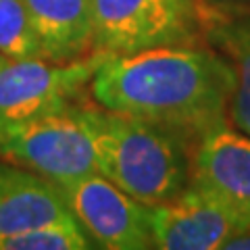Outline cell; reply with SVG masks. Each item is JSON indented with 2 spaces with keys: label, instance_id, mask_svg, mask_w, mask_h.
Returning a JSON list of instances; mask_svg holds the SVG:
<instances>
[{
  "label": "cell",
  "instance_id": "obj_11",
  "mask_svg": "<svg viewBox=\"0 0 250 250\" xmlns=\"http://www.w3.org/2000/svg\"><path fill=\"white\" fill-rule=\"evenodd\" d=\"M42 54L48 61H80L94 52V0H21Z\"/></svg>",
  "mask_w": 250,
  "mask_h": 250
},
{
  "label": "cell",
  "instance_id": "obj_16",
  "mask_svg": "<svg viewBox=\"0 0 250 250\" xmlns=\"http://www.w3.org/2000/svg\"><path fill=\"white\" fill-rule=\"evenodd\" d=\"M6 61H9V57H4V54H2V52H0V67H2V65H4V62H6Z\"/></svg>",
  "mask_w": 250,
  "mask_h": 250
},
{
  "label": "cell",
  "instance_id": "obj_3",
  "mask_svg": "<svg viewBox=\"0 0 250 250\" xmlns=\"http://www.w3.org/2000/svg\"><path fill=\"white\" fill-rule=\"evenodd\" d=\"M200 0H94V52L125 57L205 40Z\"/></svg>",
  "mask_w": 250,
  "mask_h": 250
},
{
  "label": "cell",
  "instance_id": "obj_15",
  "mask_svg": "<svg viewBox=\"0 0 250 250\" xmlns=\"http://www.w3.org/2000/svg\"><path fill=\"white\" fill-rule=\"evenodd\" d=\"M205 6H238V4H250V0H200Z\"/></svg>",
  "mask_w": 250,
  "mask_h": 250
},
{
  "label": "cell",
  "instance_id": "obj_10",
  "mask_svg": "<svg viewBox=\"0 0 250 250\" xmlns=\"http://www.w3.org/2000/svg\"><path fill=\"white\" fill-rule=\"evenodd\" d=\"M62 219L73 213L57 184L29 169L0 165V240Z\"/></svg>",
  "mask_w": 250,
  "mask_h": 250
},
{
  "label": "cell",
  "instance_id": "obj_14",
  "mask_svg": "<svg viewBox=\"0 0 250 250\" xmlns=\"http://www.w3.org/2000/svg\"><path fill=\"white\" fill-rule=\"evenodd\" d=\"M228 250H250V231H244L240 236L231 238L228 244H225Z\"/></svg>",
  "mask_w": 250,
  "mask_h": 250
},
{
  "label": "cell",
  "instance_id": "obj_6",
  "mask_svg": "<svg viewBox=\"0 0 250 250\" xmlns=\"http://www.w3.org/2000/svg\"><path fill=\"white\" fill-rule=\"evenodd\" d=\"M69 210L98 248L146 250L154 248L150 207L125 194L100 173L57 184Z\"/></svg>",
  "mask_w": 250,
  "mask_h": 250
},
{
  "label": "cell",
  "instance_id": "obj_9",
  "mask_svg": "<svg viewBox=\"0 0 250 250\" xmlns=\"http://www.w3.org/2000/svg\"><path fill=\"white\" fill-rule=\"evenodd\" d=\"M202 29L205 42L231 67L233 88L228 119L233 127L250 136V4L205 6Z\"/></svg>",
  "mask_w": 250,
  "mask_h": 250
},
{
  "label": "cell",
  "instance_id": "obj_5",
  "mask_svg": "<svg viewBox=\"0 0 250 250\" xmlns=\"http://www.w3.org/2000/svg\"><path fill=\"white\" fill-rule=\"evenodd\" d=\"M106 59L103 52L69 62L9 59L0 67V127L71 108Z\"/></svg>",
  "mask_w": 250,
  "mask_h": 250
},
{
  "label": "cell",
  "instance_id": "obj_4",
  "mask_svg": "<svg viewBox=\"0 0 250 250\" xmlns=\"http://www.w3.org/2000/svg\"><path fill=\"white\" fill-rule=\"evenodd\" d=\"M0 156L54 184L98 173L96 150L80 108L0 127Z\"/></svg>",
  "mask_w": 250,
  "mask_h": 250
},
{
  "label": "cell",
  "instance_id": "obj_8",
  "mask_svg": "<svg viewBox=\"0 0 250 250\" xmlns=\"http://www.w3.org/2000/svg\"><path fill=\"white\" fill-rule=\"evenodd\" d=\"M190 182L250 225V136L229 121L205 131L192 144Z\"/></svg>",
  "mask_w": 250,
  "mask_h": 250
},
{
  "label": "cell",
  "instance_id": "obj_2",
  "mask_svg": "<svg viewBox=\"0 0 250 250\" xmlns=\"http://www.w3.org/2000/svg\"><path fill=\"white\" fill-rule=\"evenodd\" d=\"M98 173L144 205L175 198L190 182L192 142L163 125L106 108H80Z\"/></svg>",
  "mask_w": 250,
  "mask_h": 250
},
{
  "label": "cell",
  "instance_id": "obj_13",
  "mask_svg": "<svg viewBox=\"0 0 250 250\" xmlns=\"http://www.w3.org/2000/svg\"><path fill=\"white\" fill-rule=\"evenodd\" d=\"M0 52L9 59H44L21 0H0Z\"/></svg>",
  "mask_w": 250,
  "mask_h": 250
},
{
  "label": "cell",
  "instance_id": "obj_1",
  "mask_svg": "<svg viewBox=\"0 0 250 250\" xmlns=\"http://www.w3.org/2000/svg\"><path fill=\"white\" fill-rule=\"evenodd\" d=\"M231 88L229 62L208 44L108 57L90 82L98 106L179 131L192 144L229 121Z\"/></svg>",
  "mask_w": 250,
  "mask_h": 250
},
{
  "label": "cell",
  "instance_id": "obj_12",
  "mask_svg": "<svg viewBox=\"0 0 250 250\" xmlns=\"http://www.w3.org/2000/svg\"><path fill=\"white\" fill-rule=\"evenodd\" d=\"M96 248L77 219L38 225L0 240V250H88Z\"/></svg>",
  "mask_w": 250,
  "mask_h": 250
},
{
  "label": "cell",
  "instance_id": "obj_7",
  "mask_svg": "<svg viewBox=\"0 0 250 250\" xmlns=\"http://www.w3.org/2000/svg\"><path fill=\"white\" fill-rule=\"evenodd\" d=\"M150 228L161 250H221L250 231L246 221L192 182L175 198L150 207Z\"/></svg>",
  "mask_w": 250,
  "mask_h": 250
}]
</instances>
